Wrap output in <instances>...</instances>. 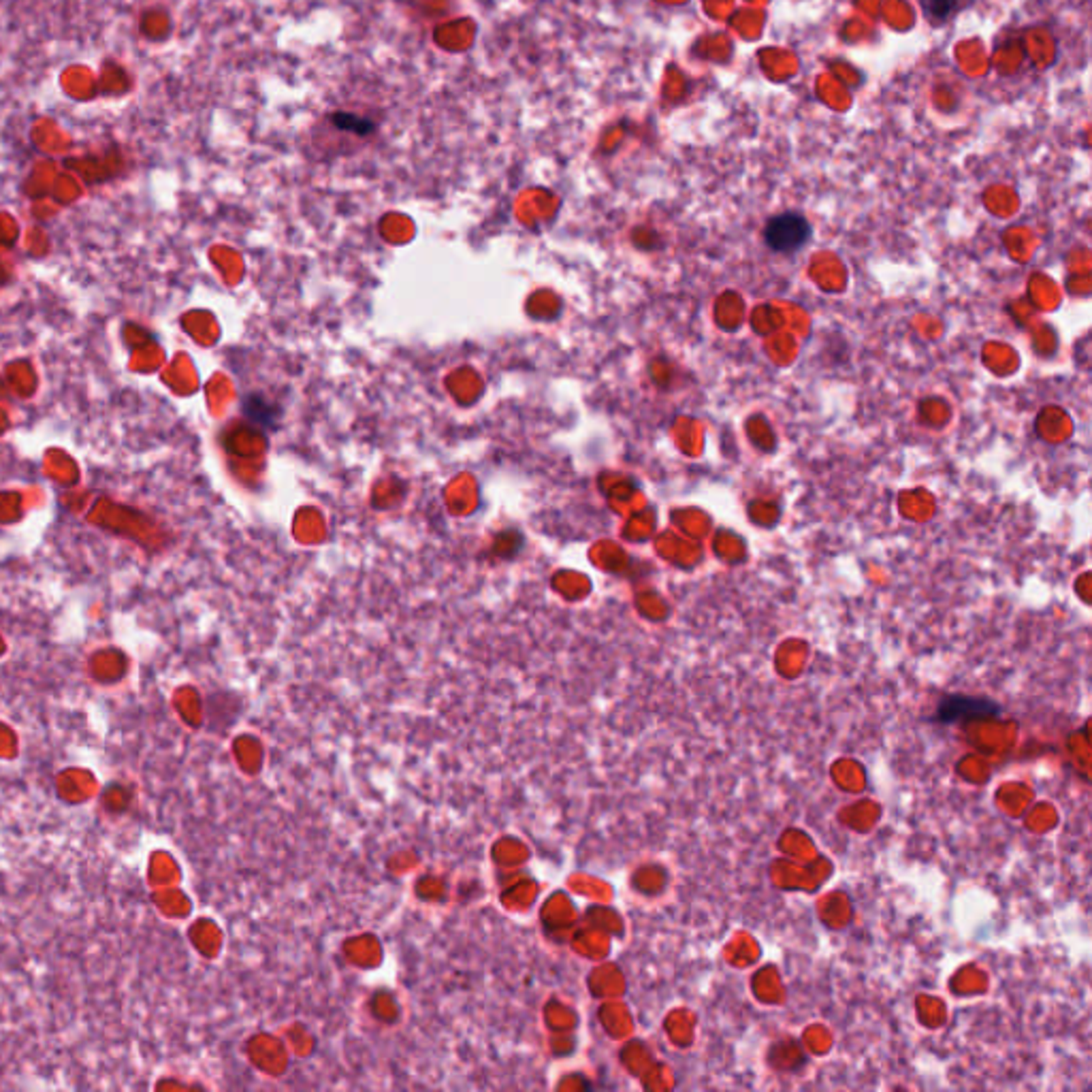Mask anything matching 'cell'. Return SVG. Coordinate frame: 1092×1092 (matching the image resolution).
Here are the masks:
<instances>
[{"mask_svg":"<svg viewBox=\"0 0 1092 1092\" xmlns=\"http://www.w3.org/2000/svg\"><path fill=\"white\" fill-rule=\"evenodd\" d=\"M811 240V225L798 211H785L766 222L764 241L766 246L779 255H794L802 250Z\"/></svg>","mask_w":1092,"mask_h":1092,"instance_id":"cell-1","label":"cell"},{"mask_svg":"<svg viewBox=\"0 0 1092 1092\" xmlns=\"http://www.w3.org/2000/svg\"><path fill=\"white\" fill-rule=\"evenodd\" d=\"M990 713H1001V708L995 706L990 700L983 698H966V696H950L941 700L936 706L935 722L939 723H954L960 717H975V715H990Z\"/></svg>","mask_w":1092,"mask_h":1092,"instance_id":"cell-2","label":"cell"},{"mask_svg":"<svg viewBox=\"0 0 1092 1092\" xmlns=\"http://www.w3.org/2000/svg\"><path fill=\"white\" fill-rule=\"evenodd\" d=\"M331 122L335 124V126L341 128V131H350L355 134H359V137H365V134L374 133V124H371L367 118L355 116V113H333L331 116Z\"/></svg>","mask_w":1092,"mask_h":1092,"instance_id":"cell-3","label":"cell"},{"mask_svg":"<svg viewBox=\"0 0 1092 1092\" xmlns=\"http://www.w3.org/2000/svg\"><path fill=\"white\" fill-rule=\"evenodd\" d=\"M920 7H922V11L928 19L943 22L956 9V0H920Z\"/></svg>","mask_w":1092,"mask_h":1092,"instance_id":"cell-4","label":"cell"}]
</instances>
